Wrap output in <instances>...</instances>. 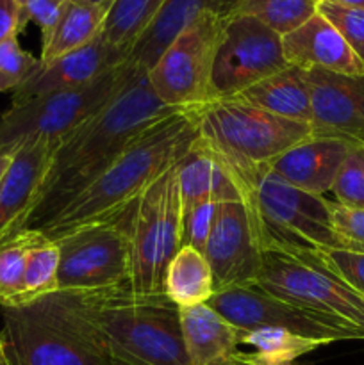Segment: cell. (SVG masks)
Returning a JSON list of instances; mask_svg holds the SVG:
<instances>
[{"instance_id": "1", "label": "cell", "mask_w": 364, "mask_h": 365, "mask_svg": "<svg viewBox=\"0 0 364 365\" xmlns=\"http://www.w3.org/2000/svg\"><path fill=\"white\" fill-rule=\"evenodd\" d=\"M25 307L111 364L189 365L181 309L166 294H143L118 285L56 291Z\"/></svg>"}, {"instance_id": "2", "label": "cell", "mask_w": 364, "mask_h": 365, "mask_svg": "<svg viewBox=\"0 0 364 365\" xmlns=\"http://www.w3.org/2000/svg\"><path fill=\"white\" fill-rule=\"evenodd\" d=\"M177 110L157 98L146 71L136 75L113 102L54 146L38 202L25 228L41 230L93 184L141 132Z\"/></svg>"}, {"instance_id": "3", "label": "cell", "mask_w": 364, "mask_h": 365, "mask_svg": "<svg viewBox=\"0 0 364 365\" xmlns=\"http://www.w3.org/2000/svg\"><path fill=\"white\" fill-rule=\"evenodd\" d=\"M196 138V121L189 109L163 118L141 132L93 184L39 232L56 241L79 228L118 220L184 157Z\"/></svg>"}, {"instance_id": "4", "label": "cell", "mask_w": 364, "mask_h": 365, "mask_svg": "<svg viewBox=\"0 0 364 365\" xmlns=\"http://www.w3.org/2000/svg\"><path fill=\"white\" fill-rule=\"evenodd\" d=\"M198 141L223 166L246 198L257 171L309 138L310 127L248 106L238 98H220L196 109Z\"/></svg>"}, {"instance_id": "5", "label": "cell", "mask_w": 364, "mask_h": 365, "mask_svg": "<svg viewBox=\"0 0 364 365\" xmlns=\"http://www.w3.org/2000/svg\"><path fill=\"white\" fill-rule=\"evenodd\" d=\"M253 285L364 341V296L334 273L320 252L266 245Z\"/></svg>"}, {"instance_id": "6", "label": "cell", "mask_w": 364, "mask_h": 365, "mask_svg": "<svg viewBox=\"0 0 364 365\" xmlns=\"http://www.w3.org/2000/svg\"><path fill=\"white\" fill-rule=\"evenodd\" d=\"M141 70L125 61L82 88L45 93L11 103L0 116V152L13 157L24 145H59L66 135L113 102Z\"/></svg>"}, {"instance_id": "7", "label": "cell", "mask_w": 364, "mask_h": 365, "mask_svg": "<svg viewBox=\"0 0 364 365\" xmlns=\"http://www.w3.org/2000/svg\"><path fill=\"white\" fill-rule=\"evenodd\" d=\"M266 245L305 248L313 252L346 250L330 220V200L293 187L270 168L257 171L246 191Z\"/></svg>"}, {"instance_id": "8", "label": "cell", "mask_w": 364, "mask_h": 365, "mask_svg": "<svg viewBox=\"0 0 364 365\" xmlns=\"http://www.w3.org/2000/svg\"><path fill=\"white\" fill-rule=\"evenodd\" d=\"M175 166L153 182L127 212L131 239L127 285L143 294H164V274L182 248V203Z\"/></svg>"}, {"instance_id": "9", "label": "cell", "mask_w": 364, "mask_h": 365, "mask_svg": "<svg viewBox=\"0 0 364 365\" xmlns=\"http://www.w3.org/2000/svg\"><path fill=\"white\" fill-rule=\"evenodd\" d=\"M227 18L207 13L189 25L146 71L150 88L170 109L213 102V66Z\"/></svg>"}, {"instance_id": "10", "label": "cell", "mask_w": 364, "mask_h": 365, "mask_svg": "<svg viewBox=\"0 0 364 365\" xmlns=\"http://www.w3.org/2000/svg\"><path fill=\"white\" fill-rule=\"evenodd\" d=\"M127 212L114 221L89 225L56 239L61 255L57 291H95L128 284Z\"/></svg>"}, {"instance_id": "11", "label": "cell", "mask_w": 364, "mask_h": 365, "mask_svg": "<svg viewBox=\"0 0 364 365\" xmlns=\"http://www.w3.org/2000/svg\"><path fill=\"white\" fill-rule=\"evenodd\" d=\"M288 66L291 64L284 57L282 36L256 18L232 14L225 21L214 57V100L234 98Z\"/></svg>"}, {"instance_id": "12", "label": "cell", "mask_w": 364, "mask_h": 365, "mask_svg": "<svg viewBox=\"0 0 364 365\" xmlns=\"http://www.w3.org/2000/svg\"><path fill=\"white\" fill-rule=\"evenodd\" d=\"M203 257L213 269L216 292L256 284L263 264V239L246 200L218 202Z\"/></svg>"}, {"instance_id": "13", "label": "cell", "mask_w": 364, "mask_h": 365, "mask_svg": "<svg viewBox=\"0 0 364 365\" xmlns=\"http://www.w3.org/2000/svg\"><path fill=\"white\" fill-rule=\"evenodd\" d=\"M207 305L238 330L278 328L320 342L321 346L341 341H360L353 331L335 327L291 303L282 302L256 285L218 291Z\"/></svg>"}, {"instance_id": "14", "label": "cell", "mask_w": 364, "mask_h": 365, "mask_svg": "<svg viewBox=\"0 0 364 365\" xmlns=\"http://www.w3.org/2000/svg\"><path fill=\"white\" fill-rule=\"evenodd\" d=\"M14 365H111L102 355L29 307H2V330Z\"/></svg>"}, {"instance_id": "15", "label": "cell", "mask_w": 364, "mask_h": 365, "mask_svg": "<svg viewBox=\"0 0 364 365\" xmlns=\"http://www.w3.org/2000/svg\"><path fill=\"white\" fill-rule=\"evenodd\" d=\"M313 135L364 143V75L305 70Z\"/></svg>"}, {"instance_id": "16", "label": "cell", "mask_w": 364, "mask_h": 365, "mask_svg": "<svg viewBox=\"0 0 364 365\" xmlns=\"http://www.w3.org/2000/svg\"><path fill=\"white\" fill-rule=\"evenodd\" d=\"M128 50L109 45L102 34L82 48L68 52L50 63H41L34 77L13 93V102L63 89L88 86L127 61Z\"/></svg>"}, {"instance_id": "17", "label": "cell", "mask_w": 364, "mask_h": 365, "mask_svg": "<svg viewBox=\"0 0 364 365\" xmlns=\"http://www.w3.org/2000/svg\"><path fill=\"white\" fill-rule=\"evenodd\" d=\"M52 150L54 145L50 143L32 141L14 153L0 185V245L27 227L49 170Z\"/></svg>"}, {"instance_id": "18", "label": "cell", "mask_w": 364, "mask_h": 365, "mask_svg": "<svg viewBox=\"0 0 364 365\" xmlns=\"http://www.w3.org/2000/svg\"><path fill=\"white\" fill-rule=\"evenodd\" d=\"M355 145L343 138L310 134L285 150L268 168L293 187L325 196V192L332 191L339 168Z\"/></svg>"}, {"instance_id": "19", "label": "cell", "mask_w": 364, "mask_h": 365, "mask_svg": "<svg viewBox=\"0 0 364 365\" xmlns=\"http://www.w3.org/2000/svg\"><path fill=\"white\" fill-rule=\"evenodd\" d=\"M241 0H166L148 21L128 50L127 63L141 71H148L164 50L207 13L232 16Z\"/></svg>"}, {"instance_id": "20", "label": "cell", "mask_w": 364, "mask_h": 365, "mask_svg": "<svg viewBox=\"0 0 364 365\" xmlns=\"http://www.w3.org/2000/svg\"><path fill=\"white\" fill-rule=\"evenodd\" d=\"M284 57L300 70H323L339 75H364V64L334 25L320 13L282 36Z\"/></svg>"}, {"instance_id": "21", "label": "cell", "mask_w": 364, "mask_h": 365, "mask_svg": "<svg viewBox=\"0 0 364 365\" xmlns=\"http://www.w3.org/2000/svg\"><path fill=\"white\" fill-rule=\"evenodd\" d=\"M181 328L189 365H227L238 356V328L207 303L181 309Z\"/></svg>"}, {"instance_id": "22", "label": "cell", "mask_w": 364, "mask_h": 365, "mask_svg": "<svg viewBox=\"0 0 364 365\" xmlns=\"http://www.w3.org/2000/svg\"><path fill=\"white\" fill-rule=\"evenodd\" d=\"M234 98L257 109L268 110L284 120L298 121L309 127L313 121L305 70H300L296 66H288L285 70L257 82Z\"/></svg>"}, {"instance_id": "23", "label": "cell", "mask_w": 364, "mask_h": 365, "mask_svg": "<svg viewBox=\"0 0 364 365\" xmlns=\"http://www.w3.org/2000/svg\"><path fill=\"white\" fill-rule=\"evenodd\" d=\"M107 9L86 0H68L52 31L41 39L39 61L50 63L68 52L82 48L102 34Z\"/></svg>"}, {"instance_id": "24", "label": "cell", "mask_w": 364, "mask_h": 365, "mask_svg": "<svg viewBox=\"0 0 364 365\" xmlns=\"http://www.w3.org/2000/svg\"><path fill=\"white\" fill-rule=\"evenodd\" d=\"M163 291L178 309L209 302L216 294V284L203 253L182 246L168 266Z\"/></svg>"}, {"instance_id": "25", "label": "cell", "mask_w": 364, "mask_h": 365, "mask_svg": "<svg viewBox=\"0 0 364 365\" xmlns=\"http://www.w3.org/2000/svg\"><path fill=\"white\" fill-rule=\"evenodd\" d=\"M239 349L256 365H293L298 359L323 348L320 342L278 328L238 330Z\"/></svg>"}, {"instance_id": "26", "label": "cell", "mask_w": 364, "mask_h": 365, "mask_svg": "<svg viewBox=\"0 0 364 365\" xmlns=\"http://www.w3.org/2000/svg\"><path fill=\"white\" fill-rule=\"evenodd\" d=\"M59 257L57 242L46 237L43 232L36 230L27 253L24 285H21V294L16 307L27 305L57 291Z\"/></svg>"}, {"instance_id": "27", "label": "cell", "mask_w": 364, "mask_h": 365, "mask_svg": "<svg viewBox=\"0 0 364 365\" xmlns=\"http://www.w3.org/2000/svg\"><path fill=\"white\" fill-rule=\"evenodd\" d=\"M214 171H216L214 159L196 138L191 148L184 153V157L175 166L182 214L188 212L193 207L200 205V203L207 202V200H213Z\"/></svg>"}, {"instance_id": "28", "label": "cell", "mask_w": 364, "mask_h": 365, "mask_svg": "<svg viewBox=\"0 0 364 365\" xmlns=\"http://www.w3.org/2000/svg\"><path fill=\"white\" fill-rule=\"evenodd\" d=\"M166 0H113L107 11L102 38L109 45L131 50L143 29Z\"/></svg>"}, {"instance_id": "29", "label": "cell", "mask_w": 364, "mask_h": 365, "mask_svg": "<svg viewBox=\"0 0 364 365\" xmlns=\"http://www.w3.org/2000/svg\"><path fill=\"white\" fill-rule=\"evenodd\" d=\"M318 6V0H241L234 14L256 18L278 36H285L313 18Z\"/></svg>"}, {"instance_id": "30", "label": "cell", "mask_w": 364, "mask_h": 365, "mask_svg": "<svg viewBox=\"0 0 364 365\" xmlns=\"http://www.w3.org/2000/svg\"><path fill=\"white\" fill-rule=\"evenodd\" d=\"M36 230L25 228L0 245V307H16L24 285L25 262Z\"/></svg>"}, {"instance_id": "31", "label": "cell", "mask_w": 364, "mask_h": 365, "mask_svg": "<svg viewBox=\"0 0 364 365\" xmlns=\"http://www.w3.org/2000/svg\"><path fill=\"white\" fill-rule=\"evenodd\" d=\"M41 66L39 57L21 48L18 36L0 43V93L16 91L27 84Z\"/></svg>"}, {"instance_id": "32", "label": "cell", "mask_w": 364, "mask_h": 365, "mask_svg": "<svg viewBox=\"0 0 364 365\" xmlns=\"http://www.w3.org/2000/svg\"><path fill=\"white\" fill-rule=\"evenodd\" d=\"M330 192L339 205L364 210V143H357L350 150Z\"/></svg>"}, {"instance_id": "33", "label": "cell", "mask_w": 364, "mask_h": 365, "mask_svg": "<svg viewBox=\"0 0 364 365\" xmlns=\"http://www.w3.org/2000/svg\"><path fill=\"white\" fill-rule=\"evenodd\" d=\"M318 13L327 18L364 64V9L321 0Z\"/></svg>"}, {"instance_id": "34", "label": "cell", "mask_w": 364, "mask_h": 365, "mask_svg": "<svg viewBox=\"0 0 364 365\" xmlns=\"http://www.w3.org/2000/svg\"><path fill=\"white\" fill-rule=\"evenodd\" d=\"M218 202L207 200L182 214V246H189L203 253L207 237L216 217Z\"/></svg>"}, {"instance_id": "35", "label": "cell", "mask_w": 364, "mask_h": 365, "mask_svg": "<svg viewBox=\"0 0 364 365\" xmlns=\"http://www.w3.org/2000/svg\"><path fill=\"white\" fill-rule=\"evenodd\" d=\"M330 220L346 250L364 253V210L348 209L330 202Z\"/></svg>"}, {"instance_id": "36", "label": "cell", "mask_w": 364, "mask_h": 365, "mask_svg": "<svg viewBox=\"0 0 364 365\" xmlns=\"http://www.w3.org/2000/svg\"><path fill=\"white\" fill-rule=\"evenodd\" d=\"M320 253L334 273L364 296V253L352 250H325Z\"/></svg>"}, {"instance_id": "37", "label": "cell", "mask_w": 364, "mask_h": 365, "mask_svg": "<svg viewBox=\"0 0 364 365\" xmlns=\"http://www.w3.org/2000/svg\"><path fill=\"white\" fill-rule=\"evenodd\" d=\"M66 2L68 0H29L21 6V21L24 25H27L29 21L38 25L43 39L52 31Z\"/></svg>"}, {"instance_id": "38", "label": "cell", "mask_w": 364, "mask_h": 365, "mask_svg": "<svg viewBox=\"0 0 364 365\" xmlns=\"http://www.w3.org/2000/svg\"><path fill=\"white\" fill-rule=\"evenodd\" d=\"M21 6L18 0H0V43L24 31Z\"/></svg>"}, {"instance_id": "39", "label": "cell", "mask_w": 364, "mask_h": 365, "mask_svg": "<svg viewBox=\"0 0 364 365\" xmlns=\"http://www.w3.org/2000/svg\"><path fill=\"white\" fill-rule=\"evenodd\" d=\"M13 157L7 155V153L0 152V185H2L4 178H6V175H7V171H9L11 163H13Z\"/></svg>"}, {"instance_id": "40", "label": "cell", "mask_w": 364, "mask_h": 365, "mask_svg": "<svg viewBox=\"0 0 364 365\" xmlns=\"http://www.w3.org/2000/svg\"><path fill=\"white\" fill-rule=\"evenodd\" d=\"M332 2L343 4L348 7H357V9H364V0H332Z\"/></svg>"}, {"instance_id": "41", "label": "cell", "mask_w": 364, "mask_h": 365, "mask_svg": "<svg viewBox=\"0 0 364 365\" xmlns=\"http://www.w3.org/2000/svg\"><path fill=\"white\" fill-rule=\"evenodd\" d=\"M227 365H256V364H252V362H250V360L246 359L245 355H243V351H241V349H239L238 356H236V359L232 360V362H228Z\"/></svg>"}, {"instance_id": "42", "label": "cell", "mask_w": 364, "mask_h": 365, "mask_svg": "<svg viewBox=\"0 0 364 365\" xmlns=\"http://www.w3.org/2000/svg\"><path fill=\"white\" fill-rule=\"evenodd\" d=\"M86 2L95 4V6H102V7H106L107 11H109V7H111V4H113V0H86Z\"/></svg>"}, {"instance_id": "43", "label": "cell", "mask_w": 364, "mask_h": 365, "mask_svg": "<svg viewBox=\"0 0 364 365\" xmlns=\"http://www.w3.org/2000/svg\"><path fill=\"white\" fill-rule=\"evenodd\" d=\"M18 2H20V6H24V4L29 2V0H18Z\"/></svg>"}, {"instance_id": "44", "label": "cell", "mask_w": 364, "mask_h": 365, "mask_svg": "<svg viewBox=\"0 0 364 365\" xmlns=\"http://www.w3.org/2000/svg\"><path fill=\"white\" fill-rule=\"evenodd\" d=\"M111 365H121V364H111Z\"/></svg>"}, {"instance_id": "45", "label": "cell", "mask_w": 364, "mask_h": 365, "mask_svg": "<svg viewBox=\"0 0 364 365\" xmlns=\"http://www.w3.org/2000/svg\"><path fill=\"white\" fill-rule=\"evenodd\" d=\"M318 2H321V0H318Z\"/></svg>"}]
</instances>
